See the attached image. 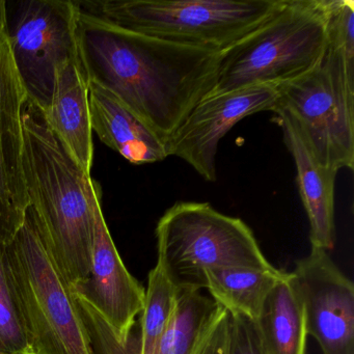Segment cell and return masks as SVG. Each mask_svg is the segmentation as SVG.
Listing matches in <instances>:
<instances>
[{"label":"cell","instance_id":"cell-11","mask_svg":"<svg viewBox=\"0 0 354 354\" xmlns=\"http://www.w3.org/2000/svg\"><path fill=\"white\" fill-rule=\"evenodd\" d=\"M306 315V333L323 354H354V285L328 252L312 248L292 271Z\"/></svg>","mask_w":354,"mask_h":354},{"label":"cell","instance_id":"cell-3","mask_svg":"<svg viewBox=\"0 0 354 354\" xmlns=\"http://www.w3.org/2000/svg\"><path fill=\"white\" fill-rule=\"evenodd\" d=\"M281 0H88L80 13L171 44L223 53L254 32Z\"/></svg>","mask_w":354,"mask_h":354},{"label":"cell","instance_id":"cell-16","mask_svg":"<svg viewBox=\"0 0 354 354\" xmlns=\"http://www.w3.org/2000/svg\"><path fill=\"white\" fill-rule=\"evenodd\" d=\"M254 322L267 354H306L304 302L291 272L271 290Z\"/></svg>","mask_w":354,"mask_h":354},{"label":"cell","instance_id":"cell-13","mask_svg":"<svg viewBox=\"0 0 354 354\" xmlns=\"http://www.w3.org/2000/svg\"><path fill=\"white\" fill-rule=\"evenodd\" d=\"M283 142L293 157L302 205L310 223L312 248L330 252L335 248V185L339 171L323 167L306 142L295 120L283 109H277Z\"/></svg>","mask_w":354,"mask_h":354},{"label":"cell","instance_id":"cell-21","mask_svg":"<svg viewBox=\"0 0 354 354\" xmlns=\"http://www.w3.org/2000/svg\"><path fill=\"white\" fill-rule=\"evenodd\" d=\"M327 44L354 61V1L324 0Z\"/></svg>","mask_w":354,"mask_h":354},{"label":"cell","instance_id":"cell-2","mask_svg":"<svg viewBox=\"0 0 354 354\" xmlns=\"http://www.w3.org/2000/svg\"><path fill=\"white\" fill-rule=\"evenodd\" d=\"M28 214L49 256L72 289L88 277L94 241L95 200L101 192L64 148L28 99L22 109Z\"/></svg>","mask_w":354,"mask_h":354},{"label":"cell","instance_id":"cell-14","mask_svg":"<svg viewBox=\"0 0 354 354\" xmlns=\"http://www.w3.org/2000/svg\"><path fill=\"white\" fill-rule=\"evenodd\" d=\"M43 111L49 127L64 148L84 173L91 175L94 144L88 77L80 53L55 69L53 96L48 107Z\"/></svg>","mask_w":354,"mask_h":354},{"label":"cell","instance_id":"cell-7","mask_svg":"<svg viewBox=\"0 0 354 354\" xmlns=\"http://www.w3.org/2000/svg\"><path fill=\"white\" fill-rule=\"evenodd\" d=\"M277 88V109L295 120L317 160L353 169L354 61L327 44L312 70Z\"/></svg>","mask_w":354,"mask_h":354},{"label":"cell","instance_id":"cell-5","mask_svg":"<svg viewBox=\"0 0 354 354\" xmlns=\"http://www.w3.org/2000/svg\"><path fill=\"white\" fill-rule=\"evenodd\" d=\"M156 240L157 265L178 288L204 289L209 269L273 267L250 227L209 203H176L159 219Z\"/></svg>","mask_w":354,"mask_h":354},{"label":"cell","instance_id":"cell-15","mask_svg":"<svg viewBox=\"0 0 354 354\" xmlns=\"http://www.w3.org/2000/svg\"><path fill=\"white\" fill-rule=\"evenodd\" d=\"M93 132L132 165L159 162L169 157L167 145L111 91L88 80Z\"/></svg>","mask_w":354,"mask_h":354},{"label":"cell","instance_id":"cell-22","mask_svg":"<svg viewBox=\"0 0 354 354\" xmlns=\"http://www.w3.org/2000/svg\"><path fill=\"white\" fill-rule=\"evenodd\" d=\"M227 354H267L254 321L229 313Z\"/></svg>","mask_w":354,"mask_h":354},{"label":"cell","instance_id":"cell-9","mask_svg":"<svg viewBox=\"0 0 354 354\" xmlns=\"http://www.w3.org/2000/svg\"><path fill=\"white\" fill-rule=\"evenodd\" d=\"M28 100L7 28V1L0 0V243H11L28 210L24 173L22 109Z\"/></svg>","mask_w":354,"mask_h":354},{"label":"cell","instance_id":"cell-20","mask_svg":"<svg viewBox=\"0 0 354 354\" xmlns=\"http://www.w3.org/2000/svg\"><path fill=\"white\" fill-rule=\"evenodd\" d=\"M0 354H36L12 283L7 245L3 243H0Z\"/></svg>","mask_w":354,"mask_h":354},{"label":"cell","instance_id":"cell-6","mask_svg":"<svg viewBox=\"0 0 354 354\" xmlns=\"http://www.w3.org/2000/svg\"><path fill=\"white\" fill-rule=\"evenodd\" d=\"M8 266L36 354H94L73 289L64 279L30 215L7 245Z\"/></svg>","mask_w":354,"mask_h":354},{"label":"cell","instance_id":"cell-17","mask_svg":"<svg viewBox=\"0 0 354 354\" xmlns=\"http://www.w3.org/2000/svg\"><path fill=\"white\" fill-rule=\"evenodd\" d=\"M275 268L223 267L209 269L204 274V289L230 314L256 321L271 290L287 275Z\"/></svg>","mask_w":354,"mask_h":354},{"label":"cell","instance_id":"cell-4","mask_svg":"<svg viewBox=\"0 0 354 354\" xmlns=\"http://www.w3.org/2000/svg\"><path fill=\"white\" fill-rule=\"evenodd\" d=\"M326 47L324 0H281L254 32L221 53L211 94L277 88L312 70Z\"/></svg>","mask_w":354,"mask_h":354},{"label":"cell","instance_id":"cell-10","mask_svg":"<svg viewBox=\"0 0 354 354\" xmlns=\"http://www.w3.org/2000/svg\"><path fill=\"white\" fill-rule=\"evenodd\" d=\"M277 103L279 92L270 86L208 95L169 138L167 155L187 162L206 181L216 182L217 151L225 134L250 115L274 111Z\"/></svg>","mask_w":354,"mask_h":354},{"label":"cell","instance_id":"cell-19","mask_svg":"<svg viewBox=\"0 0 354 354\" xmlns=\"http://www.w3.org/2000/svg\"><path fill=\"white\" fill-rule=\"evenodd\" d=\"M179 288L159 265L149 272L144 310L138 321V354H156L171 323Z\"/></svg>","mask_w":354,"mask_h":354},{"label":"cell","instance_id":"cell-12","mask_svg":"<svg viewBox=\"0 0 354 354\" xmlns=\"http://www.w3.org/2000/svg\"><path fill=\"white\" fill-rule=\"evenodd\" d=\"M94 241L88 277L73 291L101 317L124 344L145 306L146 289L124 264L103 215L101 192L95 200Z\"/></svg>","mask_w":354,"mask_h":354},{"label":"cell","instance_id":"cell-23","mask_svg":"<svg viewBox=\"0 0 354 354\" xmlns=\"http://www.w3.org/2000/svg\"><path fill=\"white\" fill-rule=\"evenodd\" d=\"M229 312L221 308L194 354H227Z\"/></svg>","mask_w":354,"mask_h":354},{"label":"cell","instance_id":"cell-8","mask_svg":"<svg viewBox=\"0 0 354 354\" xmlns=\"http://www.w3.org/2000/svg\"><path fill=\"white\" fill-rule=\"evenodd\" d=\"M8 37L28 99L46 109L55 69L80 53V11L71 0H22L7 6Z\"/></svg>","mask_w":354,"mask_h":354},{"label":"cell","instance_id":"cell-1","mask_svg":"<svg viewBox=\"0 0 354 354\" xmlns=\"http://www.w3.org/2000/svg\"><path fill=\"white\" fill-rule=\"evenodd\" d=\"M80 47L88 80L111 91L165 145L212 92L221 55L120 30L80 13Z\"/></svg>","mask_w":354,"mask_h":354},{"label":"cell","instance_id":"cell-18","mask_svg":"<svg viewBox=\"0 0 354 354\" xmlns=\"http://www.w3.org/2000/svg\"><path fill=\"white\" fill-rule=\"evenodd\" d=\"M221 308L201 290L179 288L171 323L156 354H194Z\"/></svg>","mask_w":354,"mask_h":354}]
</instances>
